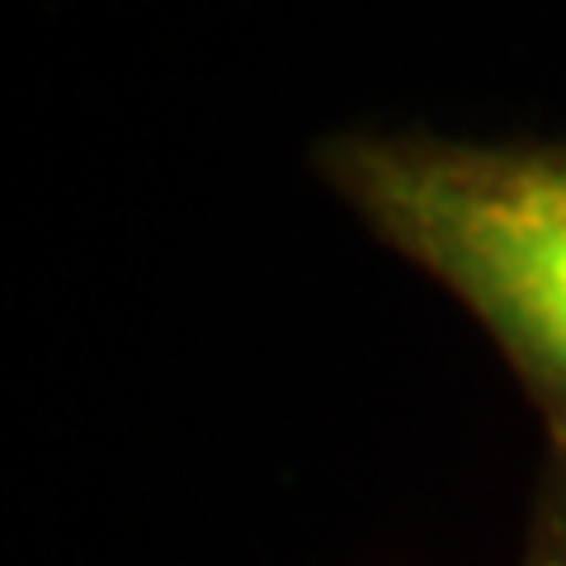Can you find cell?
I'll return each instance as SVG.
<instances>
[{"label":"cell","instance_id":"cell-1","mask_svg":"<svg viewBox=\"0 0 566 566\" xmlns=\"http://www.w3.org/2000/svg\"><path fill=\"white\" fill-rule=\"evenodd\" d=\"M312 166L374 241L491 335L547 453H566V142L354 128L316 142Z\"/></svg>","mask_w":566,"mask_h":566},{"label":"cell","instance_id":"cell-2","mask_svg":"<svg viewBox=\"0 0 566 566\" xmlns=\"http://www.w3.org/2000/svg\"><path fill=\"white\" fill-rule=\"evenodd\" d=\"M520 566H566V453H547L528 501Z\"/></svg>","mask_w":566,"mask_h":566}]
</instances>
